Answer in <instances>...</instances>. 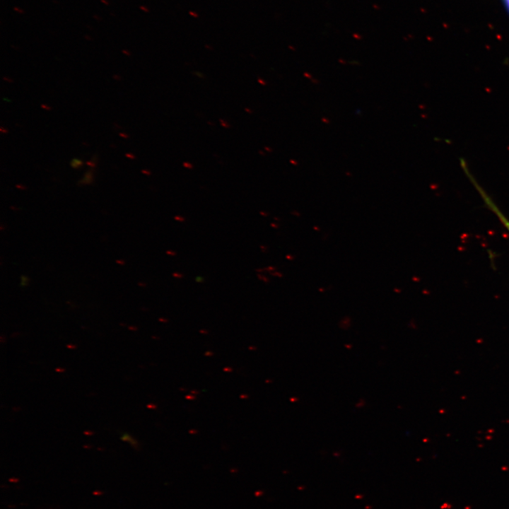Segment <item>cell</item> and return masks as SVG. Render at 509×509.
<instances>
[{
    "mask_svg": "<svg viewBox=\"0 0 509 509\" xmlns=\"http://www.w3.org/2000/svg\"><path fill=\"white\" fill-rule=\"evenodd\" d=\"M468 177L470 178L471 181L473 182L474 185L476 187V189L481 194V197L483 198L484 202L488 206L489 209H491L493 212V213L499 219L500 222L503 224V226L509 232V219L498 208V206L491 200V199L487 195V194L484 192V190L476 183V180H474V179L472 177V175L469 174L468 175Z\"/></svg>",
    "mask_w": 509,
    "mask_h": 509,
    "instance_id": "obj_1",
    "label": "cell"
},
{
    "mask_svg": "<svg viewBox=\"0 0 509 509\" xmlns=\"http://www.w3.org/2000/svg\"><path fill=\"white\" fill-rule=\"evenodd\" d=\"M93 182V170L89 169L84 174L83 177L79 180L78 184L81 185H90Z\"/></svg>",
    "mask_w": 509,
    "mask_h": 509,
    "instance_id": "obj_2",
    "label": "cell"
},
{
    "mask_svg": "<svg viewBox=\"0 0 509 509\" xmlns=\"http://www.w3.org/2000/svg\"><path fill=\"white\" fill-rule=\"evenodd\" d=\"M70 165L74 169L81 168L83 165V162L78 158H73L71 160Z\"/></svg>",
    "mask_w": 509,
    "mask_h": 509,
    "instance_id": "obj_3",
    "label": "cell"
},
{
    "mask_svg": "<svg viewBox=\"0 0 509 509\" xmlns=\"http://www.w3.org/2000/svg\"><path fill=\"white\" fill-rule=\"evenodd\" d=\"M122 439L124 441H128L131 443V444L136 443V441L128 434L124 433L122 436Z\"/></svg>",
    "mask_w": 509,
    "mask_h": 509,
    "instance_id": "obj_4",
    "label": "cell"
},
{
    "mask_svg": "<svg viewBox=\"0 0 509 509\" xmlns=\"http://www.w3.org/2000/svg\"><path fill=\"white\" fill-rule=\"evenodd\" d=\"M29 279L27 276H21V286H25L28 284Z\"/></svg>",
    "mask_w": 509,
    "mask_h": 509,
    "instance_id": "obj_5",
    "label": "cell"
},
{
    "mask_svg": "<svg viewBox=\"0 0 509 509\" xmlns=\"http://www.w3.org/2000/svg\"><path fill=\"white\" fill-rule=\"evenodd\" d=\"M86 164L87 165L90 166V168H95V167L96 166V163H94V162H93V161H90H90H86Z\"/></svg>",
    "mask_w": 509,
    "mask_h": 509,
    "instance_id": "obj_6",
    "label": "cell"
},
{
    "mask_svg": "<svg viewBox=\"0 0 509 509\" xmlns=\"http://www.w3.org/2000/svg\"><path fill=\"white\" fill-rule=\"evenodd\" d=\"M503 4L509 13V0H503Z\"/></svg>",
    "mask_w": 509,
    "mask_h": 509,
    "instance_id": "obj_7",
    "label": "cell"
},
{
    "mask_svg": "<svg viewBox=\"0 0 509 509\" xmlns=\"http://www.w3.org/2000/svg\"><path fill=\"white\" fill-rule=\"evenodd\" d=\"M41 107L43 108V109H45V110H50L52 109L51 107H49V106H48V105H45V104H42V105H41Z\"/></svg>",
    "mask_w": 509,
    "mask_h": 509,
    "instance_id": "obj_8",
    "label": "cell"
},
{
    "mask_svg": "<svg viewBox=\"0 0 509 509\" xmlns=\"http://www.w3.org/2000/svg\"><path fill=\"white\" fill-rule=\"evenodd\" d=\"M125 156L131 159H135V156L131 153H126Z\"/></svg>",
    "mask_w": 509,
    "mask_h": 509,
    "instance_id": "obj_9",
    "label": "cell"
},
{
    "mask_svg": "<svg viewBox=\"0 0 509 509\" xmlns=\"http://www.w3.org/2000/svg\"><path fill=\"white\" fill-rule=\"evenodd\" d=\"M175 219H176V220L178 221H182V222L185 221V218H184L183 217H182V216H176L175 217Z\"/></svg>",
    "mask_w": 509,
    "mask_h": 509,
    "instance_id": "obj_10",
    "label": "cell"
},
{
    "mask_svg": "<svg viewBox=\"0 0 509 509\" xmlns=\"http://www.w3.org/2000/svg\"><path fill=\"white\" fill-rule=\"evenodd\" d=\"M172 275L176 278H182L183 276L182 274H179L177 272L173 273Z\"/></svg>",
    "mask_w": 509,
    "mask_h": 509,
    "instance_id": "obj_11",
    "label": "cell"
},
{
    "mask_svg": "<svg viewBox=\"0 0 509 509\" xmlns=\"http://www.w3.org/2000/svg\"><path fill=\"white\" fill-rule=\"evenodd\" d=\"M258 276H259V279L264 281V282H267V281H269V279H267L265 276H264L258 275Z\"/></svg>",
    "mask_w": 509,
    "mask_h": 509,
    "instance_id": "obj_12",
    "label": "cell"
},
{
    "mask_svg": "<svg viewBox=\"0 0 509 509\" xmlns=\"http://www.w3.org/2000/svg\"><path fill=\"white\" fill-rule=\"evenodd\" d=\"M166 253H167L168 255H172V256L176 255V252H172V251H171V250H168V251L166 252Z\"/></svg>",
    "mask_w": 509,
    "mask_h": 509,
    "instance_id": "obj_13",
    "label": "cell"
},
{
    "mask_svg": "<svg viewBox=\"0 0 509 509\" xmlns=\"http://www.w3.org/2000/svg\"><path fill=\"white\" fill-rule=\"evenodd\" d=\"M119 135L121 137H123V138H125V139H127V138L129 137L127 134H124V133H119Z\"/></svg>",
    "mask_w": 509,
    "mask_h": 509,
    "instance_id": "obj_14",
    "label": "cell"
},
{
    "mask_svg": "<svg viewBox=\"0 0 509 509\" xmlns=\"http://www.w3.org/2000/svg\"><path fill=\"white\" fill-rule=\"evenodd\" d=\"M13 9H14L15 11H16L17 12L20 13H23L24 12L23 10H21V9H20V8H18V7H14Z\"/></svg>",
    "mask_w": 509,
    "mask_h": 509,
    "instance_id": "obj_15",
    "label": "cell"
},
{
    "mask_svg": "<svg viewBox=\"0 0 509 509\" xmlns=\"http://www.w3.org/2000/svg\"><path fill=\"white\" fill-rule=\"evenodd\" d=\"M16 187L21 189H25L26 187L21 185H16Z\"/></svg>",
    "mask_w": 509,
    "mask_h": 509,
    "instance_id": "obj_16",
    "label": "cell"
},
{
    "mask_svg": "<svg viewBox=\"0 0 509 509\" xmlns=\"http://www.w3.org/2000/svg\"><path fill=\"white\" fill-rule=\"evenodd\" d=\"M116 262L117 264H121V265H123L125 263V262L124 260H117Z\"/></svg>",
    "mask_w": 509,
    "mask_h": 509,
    "instance_id": "obj_17",
    "label": "cell"
},
{
    "mask_svg": "<svg viewBox=\"0 0 509 509\" xmlns=\"http://www.w3.org/2000/svg\"><path fill=\"white\" fill-rule=\"evenodd\" d=\"M1 132L6 134V133H7V130H6V129H4V127H1Z\"/></svg>",
    "mask_w": 509,
    "mask_h": 509,
    "instance_id": "obj_18",
    "label": "cell"
},
{
    "mask_svg": "<svg viewBox=\"0 0 509 509\" xmlns=\"http://www.w3.org/2000/svg\"><path fill=\"white\" fill-rule=\"evenodd\" d=\"M122 52L128 56L131 54V53L127 50H122Z\"/></svg>",
    "mask_w": 509,
    "mask_h": 509,
    "instance_id": "obj_19",
    "label": "cell"
},
{
    "mask_svg": "<svg viewBox=\"0 0 509 509\" xmlns=\"http://www.w3.org/2000/svg\"><path fill=\"white\" fill-rule=\"evenodd\" d=\"M4 79L5 81H8V82H13V81H12L11 78H7V77H4Z\"/></svg>",
    "mask_w": 509,
    "mask_h": 509,
    "instance_id": "obj_20",
    "label": "cell"
},
{
    "mask_svg": "<svg viewBox=\"0 0 509 509\" xmlns=\"http://www.w3.org/2000/svg\"><path fill=\"white\" fill-rule=\"evenodd\" d=\"M142 172H143V173H146V174H147V175H150V172L146 171V170H142Z\"/></svg>",
    "mask_w": 509,
    "mask_h": 509,
    "instance_id": "obj_21",
    "label": "cell"
},
{
    "mask_svg": "<svg viewBox=\"0 0 509 509\" xmlns=\"http://www.w3.org/2000/svg\"><path fill=\"white\" fill-rule=\"evenodd\" d=\"M102 2L105 3L106 5H108L109 3L105 0H101Z\"/></svg>",
    "mask_w": 509,
    "mask_h": 509,
    "instance_id": "obj_22",
    "label": "cell"
},
{
    "mask_svg": "<svg viewBox=\"0 0 509 509\" xmlns=\"http://www.w3.org/2000/svg\"><path fill=\"white\" fill-rule=\"evenodd\" d=\"M139 285L141 286H146V283H144V284H143V283H139Z\"/></svg>",
    "mask_w": 509,
    "mask_h": 509,
    "instance_id": "obj_23",
    "label": "cell"
}]
</instances>
